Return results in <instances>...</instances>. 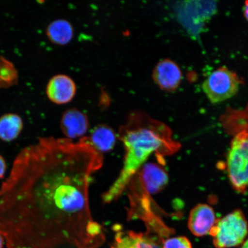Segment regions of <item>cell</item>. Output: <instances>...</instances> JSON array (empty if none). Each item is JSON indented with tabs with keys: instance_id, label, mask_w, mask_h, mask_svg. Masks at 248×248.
Masks as SVG:
<instances>
[{
	"instance_id": "8",
	"label": "cell",
	"mask_w": 248,
	"mask_h": 248,
	"mask_svg": "<svg viewBox=\"0 0 248 248\" xmlns=\"http://www.w3.org/2000/svg\"><path fill=\"white\" fill-rule=\"evenodd\" d=\"M217 221L213 207L206 203H200L190 211L188 218V227L195 236L203 237L210 234Z\"/></svg>"
},
{
	"instance_id": "5",
	"label": "cell",
	"mask_w": 248,
	"mask_h": 248,
	"mask_svg": "<svg viewBox=\"0 0 248 248\" xmlns=\"http://www.w3.org/2000/svg\"><path fill=\"white\" fill-rule=\"evenodd\" d=\"M241 84V80L236 74L226 67H222L210 74L202 88L211 103L217 104L236 95Z\"/></svg>"
},
{
	"instance_id": "1",
	"label": "cell",
	"mask_w": 248,
	"mask_h": 248,
	"mask_svg": "<svg viewBox=\"0 0 248 248\" xmlns=\"http://www.w3.org/2000/svg\"><path fill=\"white\" fill-rule=\"evenodd\" d=\"M86 137L53 136L24 147L0 186V232L8 248H96L105 239L93 218L89 185L103 165Z\"/></svg>"
},
{
	"instance_id": "3",
	"label": "cell",
	"mask_w": 248,
	"mask_h": 248,
	"mask_svg": "<svg viewBox=\"0 0 248 248\" xmlns=\"http://www.w3.org/2000/svg\"><path fill=\"white\" fill-rule=\"evenodd\" d=\"M237 129L232 132L226 166L232 187L243 194L248 188V126Z\"/></svg>"
},
{
	"instance_id": "13",
	"label": "cell",
	"mask_w": 248,
	"mask_h": 248,
	"mask_svg": "<svg viewBox=\"0 0 248 248\" xmlns=\"http://www.w3.org/2000/svg\"><path fill=\"white\" fill-rule=\"evenodd\" d=\"M24 122L18 114L8 113L0 116V140L9 142L16 140L22 133Z\"/></svg>"
},
{
	"instance_id": "7",
	"label": "cell",
	"mask_w": 248,
	"mask_h": 248,
	"mask_svg": "<svg viewBox=\"0 0 248 248\" xmlns=\"http://www.w3.org/2000/svg\"><path fill=\"white\" fill-rule=\"evenodd\" d=\"M76 92V85L73 79L62 74L50 78L46 88V97L56 105L69 103L75 97Z\"/></svg>"
},
{
	"instance_id": "12",
	"label": "cell",
	"mask_w": 248,
	"mask_h": 248,
	"mask_svg": "<svg viewBox=\"0 0 248 248\" xmlns=\"http://www.w3.org/2000/svg\"><path fill=\"white\" fill-rule=\"evenodd\" d=\"M46 35L50 43L59 46H66L72 40L74 28L69 21L58 18L49 23L46 28Z\"/></svg>"
},
{
	"instance_id": "19",
	"label": "cell",
	"mask_w": 248,
	"mask_h": 248,
	"mask_svg": "<svg viewBox=\"0 0 248 248\" xmlns=\"http://www.w3.org/2000/svg\"><path fill=\"white\" fill-rule=\"evenodd\" d=\"M240 248H248V238L246 240H245Z\"/></svg>"
},
{
	"instance_id": "2",
	"label": "cell",
	"mask_w": 248,
	"mask_h": 248,
	"mask_svg": "<svg viewBox=\"0 0 248 248\" xmlns=\"http://www.w3.org/2000/svg\"><path fill=\"white\" fill-rule=\"evenodd\" d=\"M118 138L125 150L124 163L115 181L102 195L105 204L119 199L152 155L156 156L157 163L165 166V157L174 155L181 148L168 126L143 114L130 116L125 125L121 126Z\"/></svg>"
},
{
	"instance_id": "9",
	"label": "cell",
	"mask_w": 248,
	"mask_h": 248,
	"mask_svg": "<svg viewBox=\"0 0 248 248\" xmlns=\"http://www.w3.org/2000/svg\"><path fill=\"white\" fill-rule=\"evenodd\" d=\"M88 117L75 108H70L62 114L60 128L65 138L73 140L82 138L89 129Z\"/></svg>"
},
{
	"instance_id": "11",
	"label": "cell",
	"mask_w": 248,
	"mask_h": 248,
	"mask_svg": "<svg viewBox=\"0 0 248 248\" xmlns=\"http://www.w3.org/2000/svg\"><path fill=\"white\" fill-rule=\"evenodd\" d=\"M118 136L109 126L101 124L92 130L87 140L96 150L102 154L113 150Z\"/></svg>"
},
{
	"instance_id": "14",
	"label": "cell",
	"mask_w": 248,
	"mask_h": 248,
	"mask_svg": "<svg viewBox=\"0 0 248 248\" xmlns=\"http://www.w3.org/2000/svg\"><path fill=\"white\" fill-rule=\"evenodd\" d=\"M19 74L13 62L0 56V89H7L16 86Z\"/></svg>"
},
{
	"instance_id": "17",
	"label": "cell",
	"mask_w": 248,
	"mask_h": 248,
	"mask_svg": "<svg viewBox=\"0 0 248 248\" xmlns=\"http://www.w3.org/2000/svg\"><path fill=\"white\" fill-rule=\"evenodd\" d=\"M244 15L246 19L248 21V1L245 3L244 7Z\"/></svg>"
},
{
	"instance_id": "4",
	"label": "cell",
	"mask_w": 248,
	"mask_h": 248,
	"mask_svg": "<svg viewBox=\"0 0 248 248\" xmlns=\"http://www.w3.org/2000/svg\"><path fill=\"white\" fill-rule=\"evenodd\" d=\"M248 233L247 220L241 210L233 211L217 219L210 234L217 248H231L243 244Z\"/></svg>"
},
{
	"instance_id": "18",
	"label": "cell",
	"mask_w": 248,
	"mask_h": 248,
	"mask_svg": "<svg viewBox=\"0 0 248 248\" xmlns=\"http://www.w3.org/2000/svg\"><path fill=\"white\" fill-rule=\"evenodd\" d=\"M5 243V238L2 234L0 232V248L4 247V243Z\"/></svg>"
},
{
	"instance_id": "6",
	"label": "cell",
	"mask_w": 248,
	"mask_h": 248,
	"mask_svg": "<svg viewBox=\"0 0 248 248\" xmlns=\"http://www.w3.org/2000/svg\"><path fill=\"white\" fill-rule=\"evenodd\" d=\"M114 240L111 248H162L164 241L153 234L124 230L121 225L114 226Z\"/></svg>"
},
{
	"instance_id": "10",
	"label": "cell",
	"mask_w": 248,
	"mask_h": 248,
	"mask_svg": "<svg viewBox=\"0 0 248 248\" xmlns=\"http://www.w3.org/2000/svg\"><path fill=\"white\" fill-rule=\"evenodd\" d=\"M154 79L157 85L166 91H175L181 82L182 74L178 65L171 60H163L156 65Z\"/></svg>"
},
{
	"instance_id": "15",
	"label": "cell",
	"mask_w": 248,
	"mask_h": 248,
	"mask_svg": "<svg viewBox=\"0 0 248 248\" xmlns=\"http://www.w3.org/2000/svg\"><path fill=\"white\" fill-rule=\"evenodd\" d=\"M162 248H192V245L187 237L178 236L164 240Z\"/></svg>"
},
{
	"instance_id": "16",
	"label": "cell",
	"mask_w": 248,
	"mask_h": 248,
	"mask_svg": "<svg viewBox=\"0 0 248 248\" xmlns=\"http://www.w3.org/2000/svg\"><path fill=\"white\" fill-rule=\"evenodd\" d=\"M7 170V164L4 157L0 154V180L4 178Z\"/></svg>"
}]
</instances>
